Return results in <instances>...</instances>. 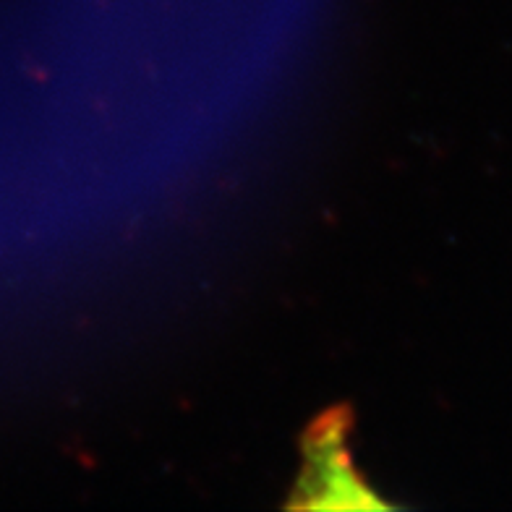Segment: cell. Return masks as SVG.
Masks as SVG:
<instances>
[{"mask_svg": "<svg viewBox=\"0 0 512 512\" xmlns=\"http://www.w3.org/2000/svg\"><path fill=\"white\" fill-rule=\"evenodd\" d=\"M322 455L317 460V479L314 486L309 484L311 492H353V476L348 471V463L343 458V447L327 434L319 445Z\"/></svg>", "mask_w": 512, "mask_h": 512, "instance_id": "6da1fadb", "label": "cell"}]
</instances>
